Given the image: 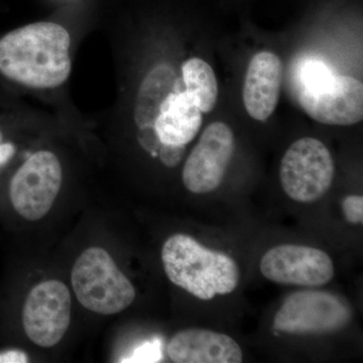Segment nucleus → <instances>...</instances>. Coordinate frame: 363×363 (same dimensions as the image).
<instances>
[{
	"mask_svg": "<svg viewBox=\"0 0 363 363\" xmlns=\"http://www.w3.org/2000/svg\"><path fill=\"white\" fill-rule=\"evenodd\" d=\"M71 37L63 26L39 21L0 39V73L32 89H55L72 72Z\"/></svg>",
	"mask_w": 363,
	"mask_h": 363,
	"instance_id": "nucleus-1",
	"label": "nucleus"
},
{
	"mask_svg": "<svg viewBox=\"0 0 363 363\" xmlns=\"http://www.w3.org/2000/svg\"><path fill=\"white\" fill-rule=\"evenodd\" d=\"M167 353L176 363H240L243 359L240 346L230 336L199 328L176 333Z\"/></svg>",
	"mask_w": 363,
	"mask_h": 363,
	"instance_id": "nucleus-11",
	"label": "nucleus"
},
{
	"mask_svg": "<svg viewBox=\"0 0 363 363\" xmlns=\"http://www.w3.org/2000/svg\"><path fill=\"white\" fill-rule=\"evenodd\" d=\"M157 353L160 350H157V343H147L140 347V350H136L135 357L133 362H157Z\"/></svg>",
	"mask_w": 363,
	"mask_h": 363,
	"instance_id": "nucleus-19",
	"label": "nucleus"
},
{
	"mask_svg": "<svg viewBox=\"0 0 363 363\" xmlns=\"http://www.w3.org/2000/svg\"><path fill=\"white\" fill-rule=\"evenodd\" d=\"M233 152L230 128L219 121L208 125L185 162L182 173L184 186L194 194L213 192L223 181Z\"/></svg>",
	"mask_w": 363,
	"mask_h": 363,
	"instance_id": "nucleus-8",
	"label": "nucleus"
},
{
	"mask_svg": "<svg viewBox=\"0 0 363 363\" xmlns=\"http://www.w3.org/2000/svg\"><path fill=\"white\" fill-rule=\"evenodd\" d=\"M71 306L70 291L58 279H49L33 286L21 313L26 337L40 347L57 345L70 325Z\"/></svg>",
	"mask_w": 363,
	"mask_h": 363,
	"instance_id": "nucleus-7",
	"label": "nucleus"
},
{
	"mask_svg": "<svg viewBox=\"0 0 363 363\" xmlns=\"http://www.w3.org/2000/svg\"><path fill=\"white\" fill-rule=\"evenodd\" d=\"M28 354L20 350H7L0 351V363H26Z\"/></svg>",
	"mask_w": 363,
	"mask_h": 363,
	"instance_id": "nucleus-21",
	"label": "nucleus"
},
{
	"mask_svg": "<svg viewBox=\"0 0 363 363\" xmlns=\"http://www.w3.org/2000/svg\"><path fill=\"white\" fill-rule=\"evenodd\" d=\"M162 260L169 281L200 300L231 294L240 281L233 259L205 247L187 234H175L166 240Z\"/></svg>",
	"mask_w": 363,
	"mask_h": 363,
	"instance_id": "nucleus-2",
	"label": "nucleus"
},
{
	"mask_svg": "<svg viewBox=\"0 0 363 363\" xmlns=\"http://www.w3.org/2000/svg\"><path fill=\"white\" fill-rule=\"evenodd\" d=\"M259 267L264 278L281 285L321 286L335 274L333 262L326 252L306 245L272 247L264 253Z\"/></svg>",
	"mask_w": 363,
	"mask_h": 363,
	"instance_id": "nucleus-9",
	"label": "nucleus"
},
{
	"mask_svg": "<svg viewBox=\"0 0 363 363\" xmlns=\"http://www.w3.org/2000/svg\"><path fill=\"white\" fill-rule=\"evenodd\" d=\"M335 164L321 140L300 138L291 145L281 159L279 180L291 199L311 203L326 194L333 183Z\"/></svg>",
	"mask_w": 363,
	"mask_h": 363,
	"instance_id": "nucleus-5",
	"label": "nucleus"
},
{
	"mask_svg": "<svg viewBox=\"0 0 363 363\" xmlns=\"http://www.w3.org/2000/svg\"><path fill=\"white\" fill-rule=\"evenodd\" d=\"M352 318L344 298L323 291L289 296L277 312L274 329L289 334H328L342 330Z\"/></svg>",
	"mask_w": 363,
	"mask_h": 363,
	"instance_id": "nucleus-6",
	"label": "nucleus"
},
{
	"mask_svg": "<svg viewBox=\"0 0 363 363\" xmlns=\"http://www.w3.org/2000/svg\"><path fill=\"white\" fill-rule=\"evenodd\" d=\"M62 182L63 169L58 157L50 150H38L26 160L9 182V203L26 220H40L52 209Z\"/></svg>",
	"mask_w": 363,
	"mask_h": 363,
	"instance_id": "nucleus-4",
	"label": "nucleus"
},
{
	"mask_svg": "<svg viewBox=\"0 0 363 363\" xmlns=\"http://www.w3.org/2000/svg\"><path fill=\"white\" fill-rule=\"evenodd\" d=\"M77 300L91 312L113 315L128 309L135 298V286L104 248L81 253L71 274Z\"/></svg>",
	"mask_w": 363,
	"mask_h": 363,
	"instance_id": "nucleus-3",
	"label": "nucleus"
},
{
	"mask_svg": "<svg viewBox=\"0 0 363 363\" xmlns=\"http://www.w3.org/2000/svg\"><path fill=\"white\" fill-rule=\"evenodd\" d=\"M179 78L173 67L161 63L147 74L135 98L133 118L140 130H155L154 123L160 107L169 93L178 86Z\"/></svg>",
	"mask_w": 363,
	"mask_h": 363,
	"instance_id": "nucleus-14",
	"label": "nucleus"
},
{
	"mask_svg": "<svg viewBox=\"0 0 363 363\" xmlns=\"http://www.w3.org/2000/svg\"><path fill=\"white\" fill-rule=\"evenodd\" d=\"M342 210L346 220L352 224H362L363 221L362 196H347L342 202Z\"/></svg>",
	"mask_w": 363,
	"mask_h": 363,
	"instance_id": "nucleus-17",
	"label": "nucleus"
},
{
	"mask_svg": "<svg viewBox=\"0 0 363 363\" xmlns=\"http://www.w3.org/2000/svg\"><path fill=\"white\" fill-rule=\"evenodd\" d=\"M16 154V147L13 143L4 142L0 143V175L13 162Z\"/></svg>",
	"mask_w": 363,
	"mask_h": 363,
	"instance_id": "nucleus-20",
	"label": "nucleus"
},
{
	"mask_svg": "<svg viewBox=\"0 0 363 363\" xmlns=\"http://www.w3.org/2000/svg\"><path fill=\"white\" fill-rule=\"evenodd\" d=\"M283 66L272 52L262 51L252 57L243 85V104L255 121H264L276 111L281 89Z\"/></svg>",
	"mask_w": 363,
	"mask_h": 363,
	"instance_id": "nucleus-12",
	"label": "nucleus"
},
{
	"mask_svg": "<svg viewBox=\"0 0 363 363\" xmlns=\"http://www.w3.org/2000/svg\"><path fill=\"white\" fill-rule=\"evenodd\" d=\"M335 75L332 73L323 62L311 59L302 66L300 71V80L302 89L316 91L330 84Z\"/></svg>",
	"mask_w": 363,
	"mask_h": 363,
	"instance_id": "nucleus-16",
	"label": "nucleus"
},
{
	"mask_svg": "<svg viewBox=\"0 0 363 363\" xmlns=\"http://www.w3.org/2000/svg\"><path fill=\"white\" fill-rule=\"evenodd\" d=\"M300 104L314 121L348 126L363 118V86L351 76H335L330 84L316 91H300Z\"/></svg>",
	"mask_w": 363,
	"mask_h": 363,
	"instance_id": "nucleus-10",
	"label": "nucleus"
},
{
	"mask_svg": "<svg viewBox=\"0 0 363 363\" xmlns=\"http://www.w3.org/2000/svg\"><path fill=\"white\" fill-rule=\"evenodd\" d=\"M4 142V131H2L1 126H0V143Z\"/></svg>",
	"mask_w": 363,
	"mask_h": 363,
	"instance_id": "nucleus-22",
	"label": "nucleus"
},
{
	"mask_svg": "<svg viewBox=\"0 0 363 363\" xmlns=\"http://www.w3.org/2000/svg\"><path fill=\"white\" fill-rule=\"evenodd\" d=\"M186 152V145H162L159 150L160 159L169 168L178 166Z\"/></svg>",
	"mask_w": 363,
	"mask_h": 363,
	"instance_id": "nucleus-18",
	"label": "nucleus"
},
{
	"mask_svg": "<svg viewBox=\"0 0 363 363\" xmlns=\"http://www.w3.org/2000/svg\"><path fill=\"white\" fill-rule=\"evenodd\" d=\"M182 78L200 111L205 113L213 111L218 98V83L211 66L200 58L189 59L182 65Z\"/></svg>",
	"mask_w": 363,
	"mask_h": 363,
	"instance_id": "nucleus-15",
	"label": "nucleus"
},
{
	"mask_svg": "<svg viewBox=\"0 0 363 363\" xmlns=\"http://www.w3.org/2000/svg\"><path fill=\"white\" fill-rule=\"evenodd\" d=\"M202 121V111L194 98L177 86L162 101L154 130L162 145H186L199 133Z\"/></svg>",
	"mask_w": 363,
	"mask_h": 363,
	"instance_id": "nucleus-13",
	"label": "nucleus"
}]
</instances>
